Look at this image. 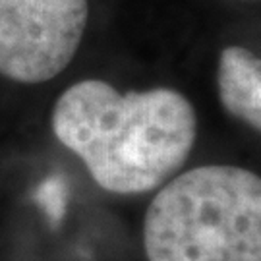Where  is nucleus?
Listing matches in <instances>:
<instances>
[{
	"instance_id": "obj_1",
	"label": "nucleus",
	"mask_w": 261,
	"mask_h": 261,
	"mask_svg": "<svg viewBox=\"0 0 261 261\" xmlns=\"http://www.w3.org/2000/svg\"><path fill=\"white\" fill-rule=\"evenodd\" d=\"M196 111L168 87L122 95L101 80L68 87L53 111L58 141L112 194H143L186 163L196 143Z\"/></svg>"
},
{
	"instance_id": "obj_4",
	"label": "nucleus",
	"mask_w": 261,
	"mask_h": 261,
	"mask_svg": "<svg viewBox=\"0 0 261 261\" xmlns=\"http://www.w3.org/2000/svg\"><path fill=\"white\" fill-rule=\"evenodd\" d=\"M219 97L232 116L261 128V60L244 47H226L219 56Z\"/></svg>"
},
{
	"instance_id": "obj_2",
	"label": "nucleus",
	"mask_w": 261,
	"mask_h": 261,
	"mask_svg": "<svg viewBox=\"0 0 261 261\" xmlns=\"http://www.w3.org/2000/svg\"><path fill=\"white\" fill-rule=\"evenodd\" d=\"M149 261H261V180L232 165L188 170L161 188L143 221Z\"/></svg>"
},
{
	"instance_id": "obj_3",
	"label": "nucleus",
	"mask_w": 261,
	"mask_h": 261,
	"mask_svg": "<svg viewBox=\"0 0 261 261\" xmlns=\"http://www.w3.org/2000/svg\"><path fill=\"white\" fill-rule=\"evenodd\" d=\"M87 0H0V74L43 84L72 62L87 25Z\"/></svg>"
},
{
	"instance_id": "obj_5",
	"label": "nucleus",
	"mask_w": 261,
	"mask_h": 261,
	"mask_svg": "<svg viewBox=\"0 0 261 261\" xmlns=\"http://www.w3.org/2000/svg\"><path fill=\"white\" fill-rule=\"evenodd\" d=\"M41 207L45 209L48 219L53 223H58L66 213V203H68V184H66L62 176H50L39 186L37 194H35Z\"/></svg>"
}]
</instances>
